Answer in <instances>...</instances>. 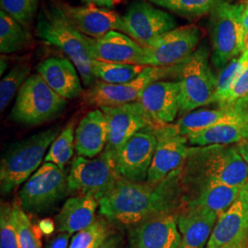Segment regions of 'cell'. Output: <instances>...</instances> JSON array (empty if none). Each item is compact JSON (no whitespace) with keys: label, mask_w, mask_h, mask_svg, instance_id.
Segmentation results:
<instances>
[{"label":"cell","mask_w":248,"mask_h":248,"mask_svg":"<svg viewBox=\"0 0 248 248\" xmlns=\"http://www.w3.org/2000/svg\"><path fill=\"white\" fill-rule=\"evenodd\" d=\"M184 201L180 168L154 185L120 177L99 201V213L117 227L130 229L157 216L176 214Z\"/></svg>","instance_id":"obj_1"},{"label":"cell","mask_w":248,"mask_h":248,"mask_svg":"<svg viewBox=\"0 0 248 248\" xmlns=\"http://www.w3.org/2000/svg\"><path fill=\"white\" fill-rule=\"evenodd\" d=\"M248 182V166L235 145L213 144L190 147L181 167L184 192L198 193L212 183L242 187Z\"/></svg>","instance_id":"obj_2"},{"label":"cell","mask_w":248,"mask_h":248,"mask_svg":"<svg viewBox=\"0 0 248 248\" xmlns=\"http://www.w3.org/2000/svg\"><path fill=\"white\" fill-rule=\"evenodd\" d=\"M36 34L65 53L77 67L84 85L92 86L96 78L92 72V58L84 35L72 25L55 3L44 8L38 14Z\"/></svg>","instance_id":"obj_3"},{"label":"cell","mask_w":248,"mask_h":248,"mask_svg":"<svg viewBox=\"0 0 248 248\" xmlns=\"http://www.w3.org/2000/svg\"><path fill=\"white\" fill-rule=\"evenodd\" d=\"M58 135V128L47 129L13 143L6 151L0 164L2 195L9 194L40 169L46 151Z\"/></svg>","instance_id":"obj_4"},{"label":"cell","mask_w":248,"mask_h":248,"mask_svg":"<svg viewBox=\"0 0 248 248\" xmlns=\"http://www.w3.org/2000/svg\"><path fill=\"white\" fill-rule=\"evenodd\" d=\"M245 2L232 4L218 0L210 13L212 62L222 68L245 52L242 15Z\"/></svg>","instance_id":"obj_5"},{"label":"cell","mask_w":248,"mask_h":248,"mask_svg":"<svg viewBox=\"0 0 248 248\" xmlns=\"http://www.w3.org/2000/svg\"><path fill=\"white\" fill-rule=\"evenodd\" d=\"M67 99L53 91L39 74L29 77L18 90L10 119L17 124L39 125L58 117Z\"/></svg>","instance_id":"obj_6"},{"label":"cell","mask_w":248,"mask_h":248,"mask_svg":"<svg viewBox=\"0 0 248 248\" xmlns=\"http://www.w3.org/2000/svg\"><path fill=\"white\" fill-rule=\"evenodd\" d=\"M210 53L208 45H201L180 63L177 77L182 112H191L213 101L217 78L210 66Z\"/></svg>","instance_id":"obj_7"},{"label":"cell","mask_w":248,"mask_h":248,"mask_svg":"<svg viewBox=\"0 0 248 248\" xmlns=\"http://www.w3.org/2000/svg\"><path fill=\"white\" fill-rule=\"evenodd\" d=\"M180 63L166 67L146 66L136 78L124 84H108L97 81L85 93L84 97L89 104L99 108L120 106L138 101L144 89L151 84L178 76Z\"/></svg>","instance_id":"obj_8"},{"label":"cell","mask_w":248,"mask_h":248,"mask_svg":"<svg viewBox=\"0 0 248 248\" xmlns=\"http://www.w3.org/2000/svg\"><path fill=\"white\" fill-rule=\"evenodd\" d=\"M69 192L68 176L64 169L45 163L20 188V207L30 213L48 211Z\"/></svg>","instance_id":"obj_9"},{"label":"cell","mask_w":248,"mask_h":248,"mask_svg":"<svg viewBox=\"0 0 248 248\" xmlns=\"http://www.w3.org/2000/svg\"><path fill=\"white\" fill-rule=\"evenodd\" d=\"M114 159L105 152L98 157H75L68 175L69 192L90 196L98 202L106 195L120 178Z\"/></svg>","instance_id":"obj_10"},{"label":"cell","mask_w":248,"mask_h":248,"mask_svg":"<svg viewBox=\"0 0 248 248\" xmlns=\"http://www.w3.org/2000/svg\"><path fill=\"white\" fill-rule=\"evenodd\" d=\"M203 31L194 24L177 27L143 46L142 65L173 66L185 61L199 47Z\"/></svg>","instance_id":"obj_11"},{"label":"cell","mask_w":248,"mask_h":248,"mask_svg":"<svg viewBox=\"0 0 248 248\" xmlns=\"http://www.w3.org/2000/svg\"><path fill=\"white\" fill-rule=\"evenodd\" d=\"M100 108L108 124V142L103 152L113 159L117 152L136 133L147 128H157L139 101Z\"/></svg>","instance_id":"obj_12"},{"label":"cell","mask_w":248,"mask_h":248,"mask_svg":"<svg viewBox=\"0 0 248 248\" xmlns=\"http://www.w3.org/2000/svg\"><path fill=\"white\" fill-rule=\"evenodd\" d=\"M157 139L154 128L136 133L114 155L116 172L126 180L143 183L147 180Z\"/></svg>","instance_id":"obj_13"},{"label":"cell","mask_w":248,"mask_h":248,"mask_svg":"<svg viewBox=\"0 0 248 248\" xmlns=\"http://www.w3.org/2000/svg\"><path fill=\"white\" fill-rule=\"evenodd\" d=\"M157 144L151 165L147 183L154 185L172 172L180 169L186 160L188 139L178 133L176 125H165L154 129Z\"/></svg>","instance_id":"obj_14"},{"label":"cell","mask_w":248,"mask_h":248,"mask_svg":"<svg viewBox=\"0 0 248 248\" xmlns=\"http://www.w3.org/2000/svg\"><path fill=\"white\" fill-rule=\"evenodd\" d=\"M123 19L125 33L142 46L177 28L174 16L145 1L133 3L123 16Z\"/></svg>","instance_id":"obj_15"},{"label":"cell","mask_w":248,"mask_h":248,"mask_svg":"<svg viewBox=\"0 0 248 248\" xmlns=\"http://www.w3.org/2000/svg\"><path fill=\"white\" fill-rule=\"evenodd\" d=\"M54 3L83 35L98 39L112 31L125 32L123 17L108 8L89 4L72 6L62 1H54Z\"/></svg>","instance_id":"obj_16"},{"label":"cell","mask_w":248,"mask_h":248,"mask_svg":"<svg viewBox=\"0 0 248 248\" xmlns=\"http://www.w3.org/2000/svg\"><path fill=\"white\" fill-rule=\"evenodd\" d=\"M177 214L161 215L128 229L129 248H179Z\"/></svg>","instance_id":"obj_17"},{"label":"cell","mask_w":248,"mask_h":248,"mask_svg":"<svg viewBox=\"0 0 248 248\" xmlns=\"http://www.w3.org/2000/svg\"><path fill=\"white\" fill-rule=\"evenodd\" d=\"M84 38L89 54L94 60L142 65L143 46L124 33L112 31L98 39L86 35Z\"/></svg>","instance_id":"obj_18"},{"label":"cell","mask_w":248,"mask_h":248,"mask_svg":"<svg viewBox=\"0 0 248 248\" xmlns=\"http://www.w3.org/2000/svg\"><path fill=\"white\" fill-rule=\"evenodd\" d=\"M138 101L157 128L169 125L180 111L179 82H155L144 89Z\"/></svg>","instance_id":"obj_19"},{"label":"cell","mask_w":248,"mask_h":248,"mask_svg":"<svg viewBox=\"0 0 248 248\" xmlns=\"http://www.w3.org/2000/svg\"><path fill=\"white\" fill-rule=\"evenodd\" d=\"M234 107L233 112L228 118L202 133L188 137V142L195 146L225 144L248 140V101Z\"/></svg>","instance_id":"obj_20"},{"label":"cell","mask_w":248,"mask_h":248,"mask_svg":"<svg viewBox=\"0 0 248 248\" xmlns=\"http://www.w3.org/2000/svg\"><path fill=\"white\" fill-rule=\"evenodd\" d=\"M248 233V182L219 217L206 248H220Z\"/></svg>","instance_id":"obj_21"},{"label":"cell","mask_w":248,"mask_h":248,"mask_svg":"<svg viewBox=\"0 0 248 248\" xmlns=\"http://www.w3.org/2000/svg\"><path fill=\"white\" fill-rule=\"evenodd\" d=\"M213 212L186 205L177 214L181 242L179 248H206L218 220Z\"/></svg>","instance_id":"obj_22"},{"label":"cell","mask_w":248,"mask_h":248,"mask_svg":"<svg viewBox=\"0 0 248 248\" xmlns=\"http://www.w3.org/2000/svg\"><path fill=\"white\" fill-rule=\"evenodd\" d=\"M36 71L53 91L65 99L78 98L83 94L77 67L69 59L48 58L36 66Z\"/></svg>","instance_id":"obj_23"},{"label":"cell","mask_w":248,"mask_h":248,"mask_svg":"<svg viewBox=\"0 0 248 248\" xmlns=\"http://www.w3.org/2000/svg\"><path fill=\"white\" fill-rule=\"evenodd\" d=\"M76 150L80 156L94 158L105 150L108 142V124L101 108L89 112L76 130Z\"/></svg>","instance_id":"obj_24"},{"label":"cell","mask_w":248,"mask_h":248,"mask_svg":"<svg viewBox=\"0 0 248 248\" xmlns=\"http://www.w3.org/2000/svg\"><path fill=\"white\" fill-rule=\"evenodd\" d=\"M98 205V200L90 196H76L68 199L55 218L56 230L72 234L88 228L97 220Z\"/></svg>","instance_id":"obj_25"},{"label":"cell","mask_w":248,"mask_h":248,"mask_svg":"<svg viewBox=\"0 0 248 248\" xmlns=\"http://www.w3.org/2000/svg\"><path fill=\"white\" fill-rule=\"evenodd\" d=\"M242 187L212 183L202 188L186 205L205 209L220 216L236 201Z\"/></svg>","instance_id":"obj_26"},{"label":"cell","mask_w":248,"mask_h":248,"mask_svg":"<svg viewBox=\"0 0 248 248\" xmlns=\"http://www.w3.org/2000/svg\"><path fill=\"white\" fill-rule=\"evenodd\" d=\"M234 107L219 108L217 109H199L186 113L176 125L178 133L186 138L202 133L221 123L233 112Z\"/></svg>","instance_id":"obj_27"},{"label":"cell","mask_w":248,"mask_h":248,"mask_svg":"<svg viewBox=\"0 0 248 248\" xmlns=\"http://www.w3.org/2000/svg\"><path fill=\"white\" fill-rule=\"evenodd\" d=\"M32 43L30 32L5 11H0V51L14 53L23 51Z\"/></svg>","instance_id":"obj_28"},{"label":"cell","mask_w":248,"mask_h":248,"mask_svg":"<svg viewBox=\"0 0 248 248\" xmlns=\"http://www.w3.org/2000/svg\"><path fill=\"white\" fill-rule=\"evenodd\" d=\"M145 65L101 62L92 59V72L96 78L108 84H124L136 78L144 69Z\"/></svg>","instance_id":"obj_29"},{"label":"cell","mask_w":248,"mask_h":248,"mask_svg":"<svg viewBox=\"0 0 248 248\" xmlns=\"http://www.w3.org/2000/svg\"><path fill=\"white\" fill-rule=\"evenodd\" d=\"M163 9L190 21L210 14L218 0H149Z\"/></svg>","instance_id":"obj_30"},{"label":"cell","mask_w":248,"mask_h":248,"mask_svg":"<svg viewBox=\"0 0 248 248\" xmlns=\"http://www.w3.org/2000/svg\"><path fill=\"white\" fill-rule=\"evenodd\" d=\"M76 133L74 124L66 126L50 146L48 154L45 155V163H52L64 169L70 161L76 149Z\"/></svg>","instance_id":"obj_31"},{"label":"cell","mask_w":248,"mask_h":248,"mask_svg":"<svg viewBox=\"0 0 248 248\" xmlns=\"http://www.w3.org/2000/svg\"><path fill=\"white\" fill-rule=\"evenodd\" d=\"M31 74V65L27 62L17 63L0 83V109L3 111L25 83Z\"/></svg>","instance_id":"obj_32"},{"label":"cell","mask_w":248,"mask_h":248,"mask_svg":"<svg viewBox=\"0 0 248 248\" xmlns=\"http://www.w3.org/2000/svg\"><path fill=\"white\" fill-rule=\"evenodd\" d=\"M248 65V53L245 52L239 57L232 59L219 73L216 81V89L212 103H219Z\"/></svg>","instance_id":"obj_33"},{"label":"cell","mask_w":248,"mask_h":248,"mask_svg":"<svg viewBox=\"0 0 248 248\" xmlns=\"http://www.w3.org/2000/svg\"><path fill=\"white\" fill-rule=\"evenodd\" d=\"M0 6L1 10L30 31L38 11L39 0H0Z\"/></svg>","instance_id":"obj_34"},{"label":"cell","mask_w":248,"mask_h":248,"mask_svg":"<svg viewBox=\"0 0 248 248\" xmlns=\"http://www.w3.org/2000/svg\"><path fill=\"white\" fill-rule=\"evenodd\" d=\"M20 248H42V232L31 223L25 211L17 203L13 204Z\"/></svg>","instance_id":"obj_35"},{"label":"cell","mask_w":248,"mask_h":248,"mask_svg":"<svg viewBox=\"0 0 248 248\" xmlns=\"http://www.w3.org/2000/svg\"><path fill=\"white\" fill-rule=\"evenodd\" d=\"M109 234L108 225L103 220H96L88 228L77 232L69 248H98Z\"/></svg>","instance_id":"obj_36"},{"label":"cell","mask_w":248,"mask_h":248,"mask_svg":"<svg viewBox=\"0 0 248 248\" xmlns=\"http://www.w3.org/2000/svg\"><path fill=\"white\" fill-rule=\"evenodd\" d=\"M0 248H20L13 205L1 204Z\"/></svg>","instance_id":"obj_37"},{"label":"cell","mask_w":248,"mask_h":248,"mask_svg":"<svg viewBox=\"0 0 248 248\" xmlns=\"http://www.w3.org/2000/svg\"><path fill=\"white\" fill-rule=\"evenodd\" d=\"M247 101H248V65L218 105L219 108H232Z\"/></svg>","instance_id":"obj_38"},{"label":"cell","mask_w":248,"mask_h":248,"mask_svg":"<svg viewBox=\"0 0 248 248\" xmlns=\"http://www.w3.org/2000/svg\"><path fill=\"white\" fill-rule=\"evenodd\" d=\"M70 235L68 232H59L47 243L45 248H69Z\"/></svg>","instance_id":"obj_39"},{"label":"cell","mask_w":248,"mask_h":248,"mask_svg":"<svg viewBox=\"0 0 248 248\" xmlns=\"http://www.w3.org/2000/svg\"><path fill=\"white\" fill-rule=\"evenodd\" d=\"M98 248H124L123 236L118 233H109Z\"/></svg>","instance_id":"obj_40"},{"label":"cell","mask_w":248,"mask_h":248,"mask_svg":"<svg viewBox=\"0 0 248 248\" xmlns=\"http://www.w3.org/2000/svg\"><path fill=\"white\" fill-rule=\"evenodd\" d=\"M242 25H243L245 52H248V4L247 2H245V7H244V10H243Z\"/></svg>","instance_id":"obj_41"},{"label":"cell","mask_w":248,"mask_h":248,"mask_svg":"<svg viewBox=\"0 0 248 248\" xmlns=\"http://www.w3.org/2000/svg\"><path fill=\"white\" fill-rule=\"evenodd\" d=\"M39 228L42 232L48 235L53 233L56 228V225H55V222H53L51 219H45L40 222Z\"/></svg>","instance_id":"obj_42"},{"label":"cell","mask_w":248,"mask_h":248,"mask_svg":"<svg viewBox=\"0 0 248 248\" xmlns=\"http://www.w3.org/2000/svg\"><path fill=\"white\" fill-rule=\"evenodd\" d=\"M220 248H248V233Z\"/></svg>","instance_id":"obj_43"},{"label":"cell","mask_w":248,"mask_h":248,"mask_svg":"<svg viewBox=\"0 0 248 248\" xmlns=\"http://www.w3.org/2000/svg\"><path fill=\"white\" fill-rule=\"evenodd\" d=\"M82 1L89 5H95L98 7H104V8H111L118 2V0H82Z\"/></svg>","instance_id":"obj_44"},{"label":"cell","mask_w":248,"mask_h":248,"mask_svg":"<svg viewBox=\"0 0 248 248\" xmlns=\"http://www.w3.org/2000/svg\"><path fill=\"white\" fill-rule=\"evenodd\" d=\"M235 146L248 168V139L236 143Z\"/></svg>","instance_id":"obj_45"},{"label":"cell","mask_w":248,"mask_h":248,"mask_svg":"<svg viewBox=\"0 0 248 248\" xmlns=\"http://www.w3.org/2000/svg\"><path fill=\"white\" fill-rule=\"evenodd\" d=\"M6 68H7V63L5 62V61L3 60V58L1 59V75L3 74V72L6 70Z\"/></svg>","instance_id":"obj_46"},{"label":"cell","mask_w":248,"mask_h":248,"mask_svg":"<svg viewBox=\"0 0 248 248\" xmlns=\"http://www.w3.org/2000/svg\"><path fill=\"white\" fill-rule=\"evenodd\" d=\"M247 3L248 4V0H247Z\"/></svg>","instance_id":"obj_47"}]
</instances>
